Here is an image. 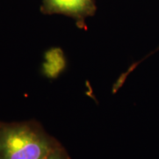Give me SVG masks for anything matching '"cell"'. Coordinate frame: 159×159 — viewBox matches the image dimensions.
Returning <instances> with one entry per match:
<instances>
[{"mask_svg":"<svg viewBox=\"0 0 159 159\" xmlns=\"http://www.w3.org/2000/svg\"><path fill=\"white\" fill-rule=\"evenodd\" d=\"M61 145L37 121L0 122V159H45Z\"/></svg>","mask_w":159,"mask_h":159,"instance_id":"6da1fadb","label":"cell"},{"mask_svg":"<svg viewBox=\"0 0 159 159\" xmlns=\"http://www.w3.org/2000/svg\"><path fill=\"white\" fill-rule=\"evenodd\" d=\"M43 11L46 13H62L84 24L85 18L96 11L94 0H43Z\"/></svg>","mask_w":159,"mask_h":159,"instance_id":"7a4b0ae2","label":"cell"},{"mask_svg":"<svg viewBox=\"0 0 159 159\" xmlns=\"http://www.w3.org/2000/svg\"><path fill=\"white\" fill-rule=\"evenodd\" d=\"M158 49H159V47H158V49H156V52L157 50H158Z\"/></svg>","mask_w":159,"mask_h":159,"instance_id":"277c9868","label":"cell"},{"mask_svg":"<svg viewBox=\"0 0 159 159\" xmlns=\"http://www.w3.org/2000/svg\"><path fill=\"white\" fill-rule=\"evenodd\" d=\"M45 159H71V158L66 149L61 144L53 150Z\"/></svg>","mask_w":159,"mask_h":159,"instance_id":"3957f363","label":"cell"}]
</instances>
